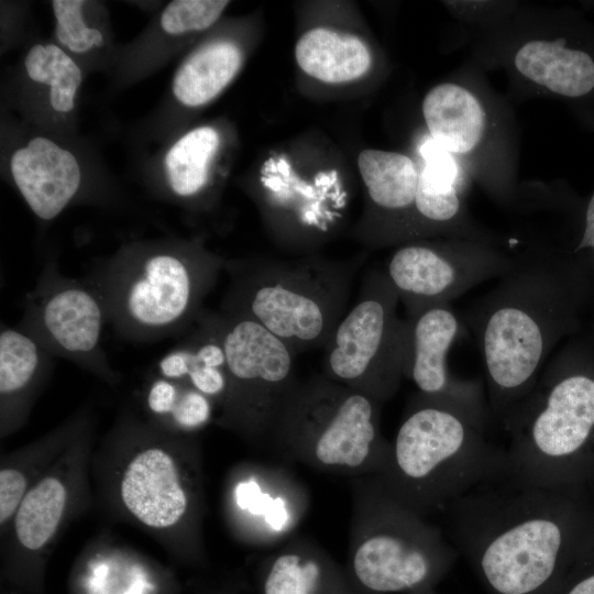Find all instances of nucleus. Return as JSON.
Wrapping results in <instances>:
<instances>
[{
	"instance_id": "5701e85b",
	"label": "nucleus",
	"mask_w": 594,
	"mask_h": 594,
	"mask_svg": "<svg viewBox=\"0 0 594 594\" xmlns=\"http://www.w3.org/2000/svg\"><path fill=\"white\" fill-rule=\"evenodd\" d=\"M298 67L324 84H346L362 78L371 68L372 55L358 35L328 26L312 28L295 45Z\"/></svg>"
},
{
	"instance_id": "aec40b11",
	"label": "nucleus",
	"mask_w": 594,
	"mask_h": 594,
	"mask_svg": "<svg viewBox=\"0 0 594 594\" xmlns=\"http://www.w3.org/2000/svg\"><path fill=\"white\" fill-rule=\"evenodd\" d=\"M193 332L157 362L158 375L183 382L209 397L219 407L228 389L227 358L212 319L202 309Z\"/></svg>"
},
{
	"instance_id": "412c9836",
	"label": "nucleus",
	"mask_w": 594,
	"mask_h": 594,
	"mask_svg": "<svg viewBox=\"0 0 594 594\" xmlns=\"http://www.w3.org/2000/svg\"><path fill=\"white\" fill-rule=\"evenodd\" d=\"M86 410L74 414L45 437L6 458L0 470V524L7 530L29 488L89 425Z\"/></svg>"
},
{
	"instance_id": "c85d7f7f",
	"label": "nucleus",
	"mask_w": 594,
	"mask_h": 594,
	"mask_svg": "<svg viewBox=\"0 0 594 594\" xmlns=\"http://www.w3.org/2000/svg\"><path fill=\"white\" fill-rule=\"evenodd\" d=\"M213 404L190 385L166 378L158 381L147 397L148 413L155 424L188 435L211 421Z\"/></svg>"
},
{
	"instance_id": "4be33fe9",
	"label": "nucleus",
	"mask_w": 594,
	"mask_h": 594,
	"mask_svg": "<svg viewBox=\"0 0 594 594\" xmlns=\"http://www.w3.org/2000/svg\"><path fill=\"white\" fill-rule=\"evenodd\" d=\"M262 594H358L327 554L306 543H292L268 561Z\"/></svg>"
},
{
	"instance_id": "a878e982",
	"label": "nucleus",
	"mask_w": 594,
	"mask_h": 594,
	"mask_svg": "<svg viewBox=\"0 0 594 594\" xmlns=\"http://www.w3.org/2000/svg\"><path fill=\"white\" fill-rule=\"evenodd\" d=\"M242 63V51L234 42H210L191 53L178 67L173 79V94L186 107L207 105L234 79Z\"/></svg>"
},
{
	"instance_id": "f03ea898",
	"label": "nucleus",
	"mask_w": 594,
	"mask_h": 594,
	"mask_svg": "<svg viewBox=\"0 0 594 594\" xmlns=\"http://www.w3.org/2000/svg\"><path fill=\"white\" fill-rule=\"evenodd\" d=\"M452 546L496 594H537L572 566L594 522L587 492L521 486L505 479L444 510Z\"/></svg>"
},
{
	"instance_id": "f8f14e48",
	"label": "nucleus",
	"mask_w": 594,
	"mask_h": 594,
	"mask_svg": "<svg viewBox=\"0 0 594 594\" xmlns=\"http://www.w3.org/2000/svg\"><path fill=\"white\" fill-rule=\"evenodd\" d=\"M108 321L103 301L86 279L64 276L55 262L45 266L24 300L20 328L29 332L55 358L72 361L108 384H116L102 346Z\"/></svg>"
},
{
	"instance_id": "9d476101",
	"label": "nucleus",
	"mask_w": 594,
	"mask_h": 594,
	"mask_svg": "<svg viewBox=\"0 0 594 594\" xmlns=\"http://www.w3.org/2000/svg\"><path fill=\"white\" fill-rule=\"evenodd\" d=\"M398 305L383 268L369 270L358 300L322 348V374L382 405L388 402L404 378L407 324Z\"/></svg>"
},
{
	"instance_id": "cd10ccee",
	"label": "nucleus",
	"mask_w": 594,
	"mask_h": 594,
	"mask_svg": "<svg viewBox=\"0 0 594 594\" xmlns=\"http://www.w3.org/2000/svg\"><path fill=\"white\" fill-rule=\"evenodd\" d=\"M219 145L218 131L208 125L193 129L172 145L165 156V170L176 196L194 198L206 188Z\"/></svg>"
},
{
	"instance_id": "7c9ffc66",
	"label": "nucleus",
	"mask_w": 594,
	"mask_h": 594,
	"mask_svg": "<svg viewBox=\"0 0 594 594\" xmlns=\"http://www.w3.org/2000/svg\"><path fill=\"white\" fill-rule=\"evenodd\" d=\"M85 2L79 0H54L57 41L73 53L82 54L103 44L102 33L86 24L82 18Z\"/></svg>"
},
{
	"instance_id": "f257e3e1",
	"label": "nucleus",
	"mask_w": 594,
	"mask_h": 594,
	"mask_svg": "<svg viewBox=\"0 0 594 594\" xmlns=\"http://www.w3.org/2000/svg\"><path fill=\"white\" fill-rule=\"evenodd\" d=\"M593 309V287L571 253L518 258L475 300L462 321L482 356L491 421L502 425Z\"/></svg>"
},
{
	"instance_id": "9b49d317",
	"label": "nucleus",
	"mask_w": 594,
	"mask_h": 594,
	"mask_svg": "<svg viewBox=\"0 0 594 594\" xmlns=\"http://www.w3.org/2000/svg\"><path fill=\"white\" fill-rule=\"evenodd\" d=\"M220 334L228 389L218 424L254 444H270L289 396L299 380L294 352L256 321L211 311Z\"/></svg>"
},
{
	"instance_id": "6e6552de",
	"label": "nucleus",
	"mask_w": 594,
	"mask_h": 594,
	"mask_svg": "<svg viewBox=\"0 0 594 594\" xmlns=\"http://www.w3.org/2000/svg\"><path fill=\"white\" fill-rule=\"evenodd\" d=\"M124 455L113 476L120 509L157 535L200 546L201 470L197 442L155 422L123 417L113 429Z\"/></svg>"
},
{
	"instance_id": "bb28decb",
	"label": "nucleus",
	"mask_w": 594,
	"mask_h": 594,
	"mask_svg": "<svg viewBox=\"0 0 594 594\" xmlns=\"http://www.w3.org/2000/svg\"><path fill=\"white\" fill-rule=\"evenodd\" d=\"M420 155L424 163L415 198L416 218L431 226L448 224L461 210L453 154L429 138L421 145Z\"/></svg>"
},
{
	"instance_id": "39448f33",
	"label": "nucleus",
	"mask_w": 594,
	"mask_h": 594,
	"mask_svg": "<svg viewBox=\"0 0 594 594\" xmlns=\"http://www.w3.org/2000/svg\"><path fill=\"white\" fill-rule=\"evenodd\" d=\"M363 262V256L333 261L314 254L226 261L229 284L220 310L256 321L295 355L323 348L348 310Z\"/></svg>"
},
{
	"instance_id": "f3484780",
	"label": "nucleus",
	"mask_w": 594,
	"mask_h": 594,
	"mask_svg": "<svg viewBox=\"0 0 594 594\" xmlns=\"http://www.w3.org/2000/svg\"><path fill=\"white\" fill-rule=\"evenodd\" d=\"M10 169L29 208L44 221L59 216L81 183L80 167L74 154L44 136H36L15 150Z\"/></svg>"
},
{
	"instance_id": "423d86ee",
	"label": "nucleus",
	"mask_w": 594,
	"mask_h": 594,
	"mask_svg": "<svg viewBox=\"0 0 594 594\" xmlns=\"http://www.w3.org/2000/svg\"><path fill=\"white\" fill-rule=\"evenodd\" d=\"M224 262L199 246L133 251L116 256L87 280L122 338L156 341L195 323Z\"/></svg>"
},
{
	"instance_id": "b1692460",
	"label": "nucleus",
	"mask_w": 594,
	"mask_h": 594,
	"mask_svg": "<svg viewBox=\"0 0 594 594\" xmlns=\"http://www.w3.org/2000/svg\"><path fill=\"white\" fill-rule=\"evenodd\" d=\"M422 116L430 138L451 154L472 152L485 130V112L477 98L457 84L430 89L422 101Z\"/></svg>"
},
{
	"instance_id": "393cba45",
	"label": "nucleus",
	"mask_w": 594,
	"mask_h": 594,
	"mask_svg": "<svg viewBox=\"0 0 594 594\" xmlns=\"http://www.w3.org/2000/svg\"><path fill=\"white\" fill-rule=\"evenodd\" d=\"M564 45V38L529 41L516 53L515 66L529 80L554 94L584 96L594 88V62L585 52Z\"/></svg>"
},
{
	"instance_id": "0eeeda50",
	"label": "nucleus",
	"mask_w": 594,
	"mask_h": 594,
	"mask_svg": "<svg viewBox=\"0 0 594 594\" xmlns=\"http://www.w3.org/2000/svg\"><path fill=\"white\" fill-rule=\"evenodd\" d=\"M382 404L322 373L297 384L271 443L286 458L341 475H375L391 442L381 432Z\"/></svg>"
},
{
	"instance_id": "4468645a",
	"label": "nucleus",
	"mask_w": 594,
	"mask_h": 594,
	"mask_svg": "<svg viewBox=\"0 0 594 594\" xmlns=\"http://www.w3.org/2000/svg\"><path fill=\"white\" fill-rule=\"evenodd\" d=\"M406 319L404 377L418 393L463 414L486 430L491 421L487 397L479 381L454 376L448 364L452 344L468 331L450 305L428 308Z\"/></svg>"
},
{
	"instance_id": "473e14b6",
	"label": "nucleus",
	"mask_w": 594,
	"mask_h": 594,
	"mask_svg": "<svg viewBox=\"0 0 594 594\" xmlns=\"http://www.w3.org/2000/svg\"><path fill=\"white\" fill-rule=\"evenodd\" d=\"M568 574L561 594H594V522Z\"/></svg>"
},
{
	"instance_id": "2f4dec72",
	"label": "nucleus",
	"mask_w": 594,
	"mask_h": 594,
	"mask_svg": "<svg viewBox=\"0 0 594 594\" xmlns=\"http://www.w3.org/2000/svg\"><path fill=\"white\" fill-rule=\"evenodd\" d=\"M228 4L224 0H175L163 10L161 26L172 35L202 31L217 22Z\"/></svg>"
},
{
	"instance_id": "6ab92c4d",
	"label": "nucleus",
	"mask_w": 594,
	"mask_h": 594,
	"mask_svg": "<svg viewBox=\"0 0 594 594\" xmlns=\"http://www.w3.org/2000/svg\"><path fill=\"white\" fill-rule=\"evenodd\" d=\"M54 355L22 328L1 327V438L19 430L53 369Z\"/></svg>"
},
{
	"instance_id": "1a4fd4ad",
	"label": "nucleus",
	"mask_w": 594,
	"mask_h": 594,
	"mask_svg": "<svg viewBox=\"0 0 594 594\" xmlns=\"http://www.w3.org/2000/svg\"><path fill=\"white\" fill-rule=\"evenodd\" d=\"M354 496L346 574L356 591L418 590L453 559L441 529L393 497L374 475L358 482Z\"/></svg>"
},
{
	"instance_id": "c756f323",
	"label": "nucleus",
	"mask_w": 594,
	"mask_h": 594,
	"mask_svg": "<svg viewBox=\"0 0 594 594\" xmlns=\"http://www.w3.org/2000/svg\"><path fill=\"white\" fill-rule=\"evenodd\" d=\"M28 77L48 88L51 107L59 113H68L75 107L82 74L75 61L55 44L33 45L25 58Z\"/></svg>"
},
{
	"instance_id": "ddd939ff",
	"label": "nucleus",
	"mask_w": 594,
	"mask_h": 594,
	"mask_svg": "<svg viewBox=\"0 0 594 594\" xmlns=\"http://www.w3.org/2000/svg\"><path fill=\"white\" fill-rule=\"evenodd\" d=\"M515 262L485 248L409 242L391 255L383 271L409 318L450 305L477 285L499 278Z\"/></svg>"
},
{
	"instance_id": "2eb2a0df",
	"label": "nucleus",
	"mask_w": 594,
	"mask_h": 594,
	"mask_svg": "<svg viewBox=\"0 0 594 594\" xmlns=\"http://www.w3.org/2000/svg\"><path fill=\"white\" fill-rule=\"evenodd\" d=\"M90 425L29 488L10 524L13 543L38 553L51 544L84 491Z\"/></svg>"
},
{
	"instance_id": "7ed1b4c3",
	"label": "nucleus",
	"mask_w": 594,
	"mask_h": 594,
	"mask_svg": "<svg viewBox=\"0 0 594 594\" xmlns=\"http://www.w3.org/2000/svg\"><path fill=\"white\" fill-rule=\"evenodd\" d=\"M501 426L509 438L508 480L588 492L594 482V326L556 350Z\"/></svg>"
},
{
	"instance_id": "20e7f679",
	"label": "nucleus",
	"mask_w": 594,
	"mask_h": 594,
	"mask_svg": "<svg viewBox=\"0 0 594 594\" xmlns=\"http://www.w3.org/2000/svg\"><path fill=\"white\" fill-rule=\"evenodd\" d=\"M374 476L398 502L426 516L507 479L506 452L463 414L417 392Z\"/></svg>"
},
{
	"instance_id": "dca6fc26",
	"label": "nucleus",
	"mask_w": 594,
	"mask_h": 594,
	"mask_svg": "<svg viewBox=\"0 0 594 594\" xmlns=\"http://www.w3.org/2000/svg\"><path fill=\"white\" fill-rule=\"evenodd\" d=\"M358 167L372 206L363 226L369 243H386L408 234V212H415L419 169L407 155L366 148L358 156Z\"/></svg>"
},
{
	"instance_id": "a211bd4d",
	"label": "nucleus",
	"mask_w": 594,
	"mask_h": 594,
	"mask_svg": "<svg viewBox=\"0 0 594 594\" xmlns=\"http://www.w3.org/2000/svg\"><path fill=\"white\" fill-rule=\"evenodd\" d=\"M233 504L248 537L271 543L296 528L305 514L307 497L285 472L261 466L235 484Z\"/></svg>"
}]
</instances>
